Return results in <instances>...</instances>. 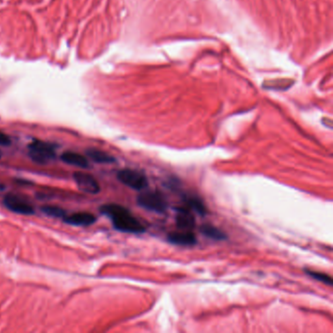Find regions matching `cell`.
Wrapping results in <instances>:
<instances>
[{"label":"cell","mask_w":333,"mask_h":333,"mask_svg":"<svg viewBox=\"0 0 333 333\" xmlns=\"http://www.w3.org/2000/svg\"><path fill=\"white\" fill-rule=\"evenodd\" d=\"M100 210L111 219L113 227L120 232L142 234L146 231L145 226L127 208L119 204H105L101 206Z\"/></svg>","instance_id":"6da1fadb"},{"label":"cell","mask_w":333,"mask_h":333,"mask_svg":"<svg viewBox=\"0 0 333 333\" xmlns=\"http://www.w3.org/2000/svg\"><path fill=\"white\" fill-rule=\"evenodd\" d=\"M28 151L29 158L34 163H37L39 165L48 164L50 161L55 159V145L49 142L33 140L28 145Z\"/></svg>","instance_id":"7a4b0ae2"},{"label":"cell","mask_w":333,"mask_h":333,"mask_svg":"<svg viewBox=\"0 0 333 333\" xmlns=\"http://www.w3.org/2000/svg\"><path fill=\"white\" fill-rule=\"evenodd\" d=\"M137 203L141 207L158 213H163L167 209L166 199L159 192L147 191L137 196Z\"/></svg>","instance_id":"3957f363"},{"label":"cell","mask_w":333,"mask_h":333,"mask_svg":"<svg viewBox=\"0 0 333 333\" xmlns=\"http://www.w3.org/2000/svg\"><path fill=\"white\" fill-rule=\"evenodd\" d=\"M117 179L127 187L142 191L148 186L147 177L137 170L133 169H122L117 172Z\"/></svg>","instance_id":"277c9868"},{"label":"cell","mask_w":333,"mask_h":333,"mask_svg":"<svg viewBox=\"0 0 333 333\" xmlns=\"http://www.w3.org/2000/svg\"><path fill=\"white\" fill-rule=\"evenodd\" d=\"M4 205L7 209L23 215H31L34 213V208L28 200L18 194H8L4 196Z\"/></svg>","instance_id":"5b68a950"},{"label":"cell","mask_w":333,"mask_h":333,"mask_svg":"<svg viewBox=\"0 0 333 333\" xmlns=\"http://www.w3.org/2000/svg\"><path fill=\"white\" fill-rule=\"evenodd\" d=\"M74 180L76 181L79 189L86 194H98L101 190L97 180L88 173L78 171L74 174Z\"/></svg>","instance_id":"8992f818"},{"label":"cell","mask_w":333,"mask_h":333,"mask_svg":"<svg viewBox=\"0 0 333 333\" xmlns=\"http://www.w3.org/2000/svg\"><path fill=\"white\" fill-rule=\"evenodd\" d=\"M176 210H177L176 223H177L178 228L182 231H190L191 232V230L194 229L195 220H194V215L190 211V208L179 207Z\"/></svg>","instance_id":"52a82bcc"},{"label":"cell","mask_w":333,"mask_h":333,"mask_svg":"<svg viewBox=\"0 0 333 333\" xmlns=\"http://www.w3.org/2000/svg\"><path fill=\"white\" fill-rule=\"evenodd\" d=\"M167 240L173 245L183 246V247H190V246H194L196 244V238L190 231L170 233L167 236Z\"/></svg>","instance_id":"ba28073f"},{"label":"cell","mask_w":333,"mask_h":333,"mask_svg":"<svg viewBox=\"0 0 333 333\" xmlns=\"http://www.w3.org/2000/svg\"><path fill=\"white\" fill-rule=\"evenodd\" d=\"M63 221L72 226H90L96 221V217L89 212H76L71 215H66Z\"/></svg>","instance_id":"9c48e42d"},{"label":"cell","mask_w":333,"mask_h":333,"mask_svg":"<svg viewBox=\"0 0 333 333\" xmlns=\"http://www.w3.org/2000/svg\"><path fill=\"white\" fill-rule=\"evenodd\" d=\"M61 160L70 166H73L81 167V168H86L89 166L88 160L78 153L75 152H66L61 156Z\"/></svg>","instance_id":"30bf717a"},{"label":"cell","mask_w":333,"mask_h":333,"mask_svg":"<svg viewBox=\"0 0 333 333\" xmlns=\"http://www.w3.org/2000/svg\"><path fill=\"white\" fill-rule=\"evenodd\" d=\"M87 156L98 164H113L115 163V159L111 157V155L97 149H88L86 151Z\"/></svg>","instance_id":"8fae6325"},{"label":"cell","mask_w":333,"mask_h":333,"mask_svg":"<svg viewBox=\"0 0 333 333\" xmlns=\"http://www.w3.org/2000/svg\"><path fill=\"white\" fill-rule=\"evenodd\" d=\"M201 233L206 236L207 238H210L215 241H225L227 239L225 233H223L221 230L218 228L211 226V225H203L200 228Z\"/></svg>","instance_id":"7c38bea8"},{"label":"cell","mask_w":333,"mask_h":333,"mask_svg":"<svg viewBox=\"0 0 333 333\" xmlns=\"http://www.w3.org/2000/svg\"><path fill=\"white\" fill-rule=\"evenodd\" d=\"M184 200L186 201L190 209H194V211H196L198 214L201 215L206 214V208L203 202L198 197H195L193 195H187L184 197Z\"/></svg>","instance_id":"4fadbf2b"},{"label":"cell","mask_w":333,"mask_h":333,"mask_svg":"<svg viewBox=\"0 0 333 333\" xmlns=\"http://www.w3.org/2000/svg\"><path fill=\"white\" fill-rule=\"evenodd\" d=\"M42 211L51 217H57V218H64L67 215V212L57 206H51V205H45L42 207Z\"/></svg>","instance_id":"5bb4252c"},{"label":"cell","mask_w":333,"mask_h":333,"mask_svg":"<svg viewBox=\"0 0 333 333\" xmlns=\"http://www.w3.org/2000/svg\"><path fill=\"white\" fill-rule=\"evenodd\" d=\"M306 273L311 276L312 278L321 281V282H324L328 285H333V278L331 276L327 275V274H324V273H320V272H317V271H310V270H306Z\"/></svg>","instance_id":"9a60e30c"},{"label":"cell","mask_w":333,"mask_h":333,"mask_svg":"<svg viewBox=\"0 0 333 333\" xmlns=\"http://www.w3.org/2000/svg\"><path fill=\"white\" fill-rule=\"evenodd\" d=\"M11 144V139L10 137L5 134L4 132L0 131V146H4V147H7Z\"/></svg>","instance_id":"2e32d148"},{"label":"cell","mask_w":333,"mask_h":333,"mask_svg":"<svg viewBox=\"0 0 333 333\" xmlns=\"http://www.w3.org/2000/svg\"><path fill=\"white\" fill-rule=\"evenodd\" d=\"M0 158H1V152H0Z\"/></svg>","instance_id":"e0dca14e"},{"label":"cell","mask_w":333,"mask_h":333,"mask_svg":"<svg viewBox=\"0 0 333 333\" xmlns=\"http://www.w3.org/2000/svg\"><path fill=\"white\" fill-rule=\"evenodd\" d=\"M1 189H2V187H1V186H0V190H1Z\"/></svg>","instance_id":"ac0fdd59"}]
</instances>
